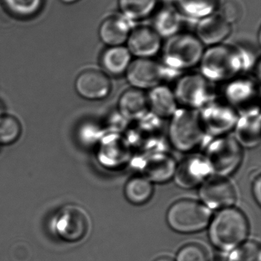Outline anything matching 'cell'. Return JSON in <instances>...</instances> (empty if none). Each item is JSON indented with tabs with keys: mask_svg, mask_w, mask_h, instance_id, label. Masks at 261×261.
Masks as SVG:
<instances>
[{
	"mask_svg": "<svg viewBox=\"0 0 261 261\" xmlns=\"http://www.w3.org/2000/svg\"><path fill=\"white\" fill-rule=\"evenodd\" d=\"M256 63L254 50L241 44H217L204 50L201 70L211 81H227L248 70Z\"/></svg>",
	"mask_w": 261,
	"mask_h": 261,
	"instance_id": "6da1fadb",
	"label": "cell"
},
{
	"mask_svg": "<svg viewBox=\"0 0 261 261\" xmlns=\"http://www.w3.org/2000/svg\"><path fill=\"white\" fill-rule=\"evenodd\" d=\"M219 14L231 25L239 22L243 17V5L240 0H225Z\"/></svg>",
	"mask_w": 261,
	"mask_h": 261,
	"instance_id": "1f68e13d",
	"label": "cell"
},
{
	"mask_svg": "<svg viewBox=\"0 0 261 261\" xmlns=\"http://www.w3.org/2000/svg\"><path fill=\"white\" fill-rule=\"evenodd\" d=\"M155 261H173L171 258H169V257H161V258L157 259V260Z\"/></svg>",
	"mask_w": 261,
	"mask_h": 261,
	"instance_id": "d590c367",
	"label": "cell"
},
{
	"mask_svg": "<svg viewBox=\"0 0 261 261\" xmlns=\"http://www.w3.org/2000/svg\"><path fill=\"white\" fill-rule=\"evenodd\" d=\"M182 15L173 5H167L157 9L153 17V28L161 38H170L179 33Z\"/></svg>",
	"mask_w": 261,
	"mask_h": 261,
	"instance_id": "603a6c76",
	"label": "cell"
},
{
	"mask_svg": "<svg viewBox=\"0 0 261 261\" xmlns=\"http://www.w3.org/2000/svg\"><path fill=\"white\" fill-rule=\"evenodd\" d=\"M211 173L205 156H192L176 167L173 176L178 186L189 189L202 184Z\"/></svg>",
	"mask_w": 261,
	"mask_h": 261,
	"instance_id": "e0dca14e",
	"label": "cell"
},
{
	"mask_svg": "<svg viewBox=\"0 0 261 261\" xmlns=\"http://www.w3.org/2000/svg\"><path fill=\"white\" fill-rule=\"evenodd\" d=\"M21 125L12 116H0V144H12L19 138Z\"/></svg>",
	"mask_w": 261,
	"mask_h": 261,
	"instance_id": "f546056e",
	"label": "cell"
},
{
	"mask_svg": "<svg viewBox=\"0 0 261 261\" xmlns=\"http://www.w3.org/2000/svg\"><path fill=\"white\" fill-rule=\"evenodd\" d=\"M126 198L134 205H142L150 200L153 196L152 182L144 176H135L126 184Z\"/></svg>",
	"mask_w": 261,
	"mask_h": 261,
	"instance_id": "83f0119b",
	"label": "cell"
},
{
	"mask_svg": "<svg viewBox=\"0 0 261 261\" xmlns=\"http://www.w3.org/2000/svg\"><path fill=\"white\" fill-rule=\"evenodd\" d=\"M0 116H1V108H0Z\"/></svg>",
	"mask_w": 261,
	"mask_h": 261,
	"instance_id": "8d00e7d4",
	"label": "cell"
},
{
	"mask_svg": "<svg viewBox=\"0 0 261 261\" xmlns=\"http://www.w3.org/2000/svg\"><path fill=\"white\" fill-rule=\"evenodd\" d=\"M75 88L78 94L84 99L98 100L108 96L111 84L104 72L90 69L84 70L78 76Z\"/></svg>",
	"mask_w": 261,
	"mask_h": 261,
	"instance_id": "ac0fdd59",
	"label": "cell"
},
{
	"mask_svg": "<svg viewBox=\"0 0 261 261\" xmlns=\"http://www.w3.org/2000/svg\"><path fill=\"white\" fill-rule=\"evenodd\" d=\"M236 138L239 144L252 147L260 141V115L258 110L243 113L236 123Z\"/></svg>",
	"mask_w": 261,
	"mask_h": 261,
	"instance_id": "44dd1931",
	"label": "cell"
},
{
	"mask_svg": "<svg viewBox=\"0 0 261 261\" xmlns=\"http://www.w3.org/2000/svg\"><path fill=\"white\" fill-rule=\"evenodd\" d=\"M5 9L13 16L28 18L36 15L42 9L44 0H2Z\"/></svg>",
	"mask_w": 261,
	"mask_h": 261,
	"instance_id": "f1b7e54d",
	"label": "cell"
},
{
	"mask_svg": "<svg viewBox=\"0 0 261 261\" xmlns=\"http://www.w3.org/2000/svg\"><path fill=\"white\" fill-rule=\"evenodd\" d=\"M260 245L248 242L239 245L230 256L229 261H260Z\"/></svg>",
	"mask_w": 261,
	"mask_h": 261,
	"instance_id": "4dcf8cb0",
	"label": "cell"
},
{
	"mask_svg": "<svg viewBox=\"0 0 261 261\" xmlns=\"http://www.w3.org/2000/svg\"><path fill=\"white\" fill-rule=\"evenodd\" d=\"M130 20L121 15H112L103 21L98 35L100 39L108 47L122 46L127 42L131 32Z\"/></svg>",
	"mask_w": 261,
	"mask_h": 261,
	"instance_id": "ffe728a7",
	"label": "cell"
},
{
	"mask_svg": "<svg viewBox=\"0 0 261 261\" xmlns=\"http://www.w3.org/2000/svg\"><path fill=\"white\" fill-rule=\"evenodd\" d=\"M148 97L139 89L123 93L119 101L120 114L127 120L135 121L148 113Z\"/></svg>",
	"mask_w": 261,
	"mask_h": 261,
	"instance_id": "7402d4cb",
	"label": "cell"
},
{
	"mask_svg": "<svg viewBox=\"0 0 261 261\" xmlns=\"http://www.w3.org/2000/svg\"><path fill=\"white\" fill-rule=\"evenodd\" d=\"M248 222L245 215L235 208H224L211 222L209 236L211 243L225 251L238 248L246 239Z\"/></svg>",
	"mask_w": 261,
	"mask_h": 261,
	"instance_id": "7a4b0ae2",
	"label": "cell"
},
{
	"mask_svg": "<svg viewBox=\"0 0 261 261\" xmlns=\"http://www.w3.org/2000/svg\"><path fill=\"white\" fill-rule=\"evenodd\" d=\"M204 203L211 208H229L237 200V192L232 182L225 176L207 178L199 190Z\"/></svg>",
	"mask_w": 261,
	"mask_h": 261,
	"instance_id": "8fae6325",
	"label": "cell"
},
{
	"mask_svg": "<svg viewBox=\"0 0 261 261\" xmlns=\"http://www.w3.org/2000/svg\"><path fill=\"white\" fill-rule=\"evenodd\" d=\"M206 135L199 115L193 110L182 108L172 116L170 140L181 151H188L200 145Z\"/></svg>",
	"mask_w": 261,
	"mask_h": 261,
	"instance_id": "277c9868",
	"label": "cell"
},
{
	"mask_svg": "<svg viewBox=\"0 0 261 261\" xmlns=\"http://www.w3.org/2000/svg\"><path fill=\"white\" fill-rule=\"evenodd\" d=\"M210 216L209 210L203 204L192 199H182L170 207L167 222L175 231L193 233L205 228L209 222Z\"/></svg>",
	"mask_w": 261,
	"mask_h": 261,
	"instance_id": "8992f818",
	"label": "cell"
},
{
	"mask_svg": "<svg viewBox=\"0 0 261 261\" xmlns=\"http://www.w3.org/2000/svg\"><path fill=\"white\" fill-rule=\"evenodd\" d=\"M203 53L204 45L196 35L178 33L168 38L162 56L165 67L176 71L197 65Z\"/></svg>",
	"mask_w": 261,
	"mask_h": 261,
	"instance_id": "3957f363",
	"label": "cell"
},
{
	"mask_svg": "<svg viewBox=\"0 0 261 261\" xmlns=\"http://www.w3.org/2000/svg\"><path fill=\"white\" fill-rule=\"evenodd\" d=\"M126 43L131 55L137 58H151L162 48V38L152 26L132 29Z\"/></svg>",
	"mask_w": 261,
	"mask_h": 261,
	"instance_id": "9a60e30c",
	"label": "cell"
},
{
	"mask_svg": "<svg viewBox=\"0 0 261 261\" xmlns=\"http://www.w3.org/2000/svg\"><path fill=\"white\" fill-rule=\"evenodd\" d=\"M173 3L181 15L200 20L216 12L219 0H173Z\"/></svg>",
	"mask_w": 261,
	"mask_h": 261,
	"instance_id": "484cf974",
	"label": "cell"
},
{
	"mask_svg": "<svg viewBox=\"0 0 261 261\" xmlns=\"http://www.w3.org/2000/svg\"><path fill=\"white\" fill-rule=\"evenodd\" d=\"M226 103L243 113L258 110L257 106L258 89L252 80L238 79L227 86L225 92Z\"/></svg>",
	"mask_w": 261,
	"mask_h": 261,
	"instance_id": "5bb4252c",
	"label": "cell"
},
{
	"mask_svg": "<svg viewBox=\"0 0 261 261\" xmlns=\"http://www.w3.org/2000/svg\"><path fill=\"white\" fill-rule=\"evenodd\" d=\"M208 256L205 248L197 244L183 247L177 254L176 261H208Z\"/></svg>",
	"mask_w": 261,
	"mask_h": 261,
	"instance_id": "d6a6232c",
	"label": "cell"
},
{
	"mask_svg": "<svg viewBox=\"0 0 261 261\" xmlns=\"http://www.w3.org/2000/svg\"><path fill=\"white\" fill-rule=\"evenodd\" d=\"M133 122L125 136L131 148L140 150L143 154L164 152L165 134L160 118L153 113H147Z\"/></svg>",
	"mask_w": 261,
	"mask_h": 261,
	"instance_id": "5b68a950",
	"label": "cell"
},
{
	"mask_svg": "<svg viewBox=\"0 0 261 261\" xmlns=\"http://www.w3.org/2000/svg\"><path fill=\"white\" fill-rule=\"evenodd\" d=\"M131 147L125 136L118 133L110 134L104 137L99 151L100 162L110 169L117 168L130 159Z\"/></svg>",
	"mask_w": 261,
	"mask_h": 261,
	"instance_id": "2e32d148",
	"label": "cell"
},
{
	"mask_svg": "<svg viewBox=\"0 0 261 261\" xmlns=\"http://www.w3.org/2000/svg\"><path fill=\"white\" fill-rule=\"evenodd\" d=\"M211 173L225 176L234 173L242 161V150L237 140L220 137L208 147L205 156Z\"/></svg>",
	"mask_w": 261,
	"mask_h": 261,
	"instance_id": "52a82bcc",
	"label": "cell"
},
{
	"mask_svg": "<svg viewBox=\"0 0 261 261\" xmlns=\"http://www.w3.org/2000/svg\"><path fill=\"white\" fill-rule=\"evenodd\" d=\"M261 179L260 174L257 175L254 179L253 182V193H254V197L257 200V203L260 204L261 202Z\"/></svg>",
	"mask_w": 261,
	"mask_h": 261,
	"instance_id": "836d02e7",
	"label": "cell"
},
{
	"mask_svg": "<svg viewBox=\"0 0 261 261\" xmlns=\"http://www.w3.org/2000/svg\"><path fill=\"white\" fill-rule=\"evenodd\" d=\"M55 231L67 243H78L88 236L90 222L85 210L77 205H67L60 211L55 222Z\"/></svg>",
	"mask_w": 261,
	"mask_h": 261,
	"instance_id": "ba28073f",
	"label": "cell"
},
{
	"mask_svg": "<svg viewBox=\"0 0 261 261\" xmlns=\"http://www.w3.org/2000/svg\"><path fill=\"white\" fill-rule=\"evenodd\" d=\"M131 54L127 47H108L101 56L103 67L111 74L119 75L127 71L131 63Z\"/></svg>",
	"mask_w": 261,
	"mask_h": 261,
	"instance_id": "d4e9b609",
	"label": "cell"
},
{
	"mask_svg": "<svg viewBox=\"0 0 261 261\" xmlns=\"http://www.w3.org/2000/svg\"><path fill=\"white\" fill-rule=\"evenodd\" d=\"M199 118L205 132L219 136L235 127L239 119L235 110L228 103L215 101L203 107Z\"/></svg>",
	"mask_w": 261,
	"mask_h": 261,
	"instance_id": "7c38bea8",
	"label": "cell"
},
{
	"mask_svg": "<svg viewBox=\"0 0 261 261\" xmlns=\"http://www.w3.org/2000/svg\"><path fill=\"white\" fill-rule=\"evenodd\" d=\"M147 97L152 113L160 119L172 117L177 110V101L174 93L165 86L159 85L152 89Z\"/></svg>",
	"mask_w": 261,
	"mask_h": 261,
	"instance_id": "cb8c5ba5",
	"label": "cell"
},
{
	"mask_svg": "<svg viewBox=\"0 0 261 261\" xmlns=\"http://www.w3.org/2000/svg\"><path fill=\"white\" fill-rule=\"evenodd\" d=\"M177 102L184 108L204 107L212 101V89L208 80L202 75L190 74L179 80L174 93Z\"/></svg>",
	"mask_w": 261,
	"mask_h": 261,
	"instance_id": "9c48e42d",
	"label": "cell"
},
{
	"mask_svg": "<svg viewBox=\"0 0 261 261\" xmlns=\"http://www.w3.org/2000/svg\"><path fill=\"white\" fill-rule=\"evenodd\" d=\"M62 3H65V4H72V3H77L79 0H61Z\"/></svg>",
	"mask_w": 261,
	"mask_h": 261,
	"instance_id": "e575fe53",
	"label": "cell"
},
{
	"mask_svg": "<svg viewBox=\"0 0 261 261\" xmlns=\"http://www.w3.org/2000/svg\"><path fill=\"white\" fill-rule=\"evenodd\" d=\"M136 167L143 176L150 182H162L174 176L176 164L174 159L165 152L142 154L136 159Z\"/></svg>",
	"mask_w": 261,
	"mask_h": 261,
	"instance_id": "4fadbf2b",
	"label": "cell"
},
{
	"mask_svg": "<svg viewBox=\"0 0 261 261\" xmlns=\"http://www.w3.org/2000/svg\"><path fill=\"white\" fill-rule=\"evenodd\" d=\"M196 36L202 44L214 46L222 44L231 32V25L219 14H212L199 20Z\"/></svg>",
	"mask_w": 261,
	"mask_h": 261,
	"instance_id": "d6986e66",
	"label": "cell"
},
{
	"mask_svg": "<svg viewBox=\"0 0 261 261\" xmlns=\"http://www.w3.org/2000/svg\"><path fill=\"white\" fill-rule=\"evenodd\" d=\"M170 70H173L150 58H137L127 68V81L139 90L153 89L170 76Z\"/></svg>",
	"mask_w": 261,
	"mask_h": 261,
	"instance_id": "30bf717a",
	"label": "cell"
},
{
	"mask_svg": "<svg viewBox=\"0 0 261 261\" xmlns=\"http://www.w3.org/2000/svg\"><path fill=\"white\" fill-rule=\"evenodd\" d=\"M121 15L131 21L144 19L151 15L157 6V0H119Z\"/></svg>",
	"mask_w": 261,
	"mask_h": 261,
	"instance_id": "4316f807",
	"label": "cell"
}]
</instances>
